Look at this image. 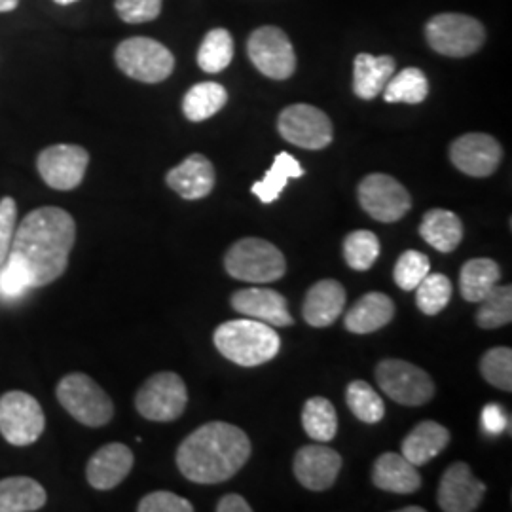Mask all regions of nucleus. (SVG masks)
Here are the masks:
<instances>
[{"label": "nucleus", "mask_w": 512, "mask_h": 512, "mask_svg": "<svg viewBox=\"0 0 512 512\" xmlns=\"http://www.w3.org/2000/svg\"><path fill=\"white\" fill-rule=\"evenodd\" d=\"M76 241V222L61 207L31 211L14 234L12 251L31 270L33 287H46L65 274Z\"/></svg>", "instance_id": "obj_1"}, {"label": "nucleus", "mask_w": 512, "mask_h": 512, "mask_svg": "<svg viewBox=\"0 0 512 512\" xmlns=\"http://www.w3.org/2000/svg\"><path fill=\"white\" fill-rule=\"evenodd\" d=\"M251 458V440L232 423L211 421L181 442L177 467L194 484H220L238 475Z\"/></svg>", "instance_id": "obj_2"}, {"label": "nucleus", "mask_w": 512, "mask_h": 512, "mask_svg": "<svg viewBox=\"0 0 512 512\" xmlns=\"http://www.w3.org/2000/svg\"><path fill=\"white\" fill-rule=\"evenodd\" d=\"M213 342L222 357L245 368L270 363L281 349V336L277 330L249 317L224 321L215 330Z\"/></svg>", "instance_id": "obj_3"}, {"label": "nucleus", "mask_w": 512, "mask_h": 512, "mask_svg": "<svg viewBox=\"0 0 512 512\" xmlns=\"http://www.w3.org/2000/svg\"><path fill=\"white\" fill-rule=\"evenodd\" d=\"M228 275L247 283H272L287 272V260L274 243L260 238L236 241L224 256Z\"/></svg>", "instance_id": "obj_4"}, {"label": "nucleus", "mask_w": 512, "mask_h": 512, "mask_svg": "<svg viewBox=\"0 0 512 512\" xmlns=\"http://www.w3.org/2000/svg\"><path fill=\"white\" fill-rule=\"evenodd\" d=\"M57 401L86 427H103L114 416V404L88 374L73 372L57 384Z\"/></svg>", "instance_id": "obj_5"}, {"label": "nucleus", "mask_w": 512, "mask_h": 512, "mask_svg": "<svg viewBox=\"0 0 512 512\" xmlns=\"http://www.w3.org/2000/svg\"><path fill=\"white\" fill-rule=\"evenodd\" d=\"M114 59L122 73L145 84L164 82L175 69L173 54L154 38L133 37L120 42Z\"/></svg>", "instance_id": "obj_6"}, {"label": "nucleus", "mask_w": 512, "mask_h": 512, "mask_svg": "<svg viewBox=\"0 0 512 512\" xmlns=\"http://www.w3.org/2000/svg\"><path fill=\"white\" fill-rule=\"evenodd\" d=\"M429 46L446 57H467L482 48L486 40L484 25L465 14H439L425 25Z\"/></svg>", "instance_id": "obj_7"}, {"label": "nucleus", "mask_w": 512, "mask_h": 512, "mask_svg": "<svg viewBox=\"0 0 512 512\" xmlns=\"http://www.w3.org/2000/svg\"><path fill=\"white\" fill-rule=\"evenodd\" d=\"M188 404L183 378L175 372H158L150 376L135 395V408L145 420L169 423L179 420Z\"/></svg>", "instance_id": "obj_8"}, {"label": "nucleus", "mask_w": 512, "mask_h": 512, "mask_svg": "<svg viewBox=\"0 0 512 512\" xmlns=\"http://www.w3.org/2000/svg\"><path fill=\"white\" fill-rule=\"evenodd\" d=\"M46 427V416L37 399L23 391L0 397V435L12 446L35 444Z\"/></svg>", "instance_id": "obj_9"}, {"label": "nucleus", "mask_w": 512, "mask_h": 512, "mask_svg": "<svg viewBox=\"0 0 512 512\" xmlns=\"http://www.w3.org/2000/svg\"><path fill=\"white\" fill-rule=\"evenodd\" d=\"M376 382L389 399L404 406L427 404L435 395L433 378L420 366L401 359H385L378 363Z\"/></svg>", "instance_id": "obj_10"}, {"label": "nucleus", "mask_w": 512, "mask_h": 512, "mask_svg": "<svg viewBox=\"0 0 512 512\" xmlns=\"http://www.w3.org/2000/svg\"><path fill=\"white\" fill-rule=\"evenodd\" d=\"M277 129L285 141L306 150L329 147L334 135L329 116L323 110L306 103L281 110L277 118Z\"/></svg>", "instance_id": "obj_11"}, {"label": "nucleus", "mask_w": 512, "mask_h": 512, "mask_svg": "<svg viewBox=\"0 0 512 512\" xmlns=\"http://www.w3.org/2000/svg\"><path fill=\"white\" fill-rule=\"evenodd\" d=\"M359 203L368 217L378 222H397L412 207L408 190L385 173H372L357 188Z\"/></svg>", "instance_id": "obj_12"}, {"label": "nucleus", "mask_w": 512, "mask_h": 512, "mask_svg": "<svg viewBox=\"0 0 512 512\" xmlns=\"http://www.w3.org/2000/svg\"><path fill=\"white\" fill-rule=\"evenodd\" d=\"M247 54L256 69L272 80H287L296 71V54L285 31L260 27L247 42Z\"/></svg>", "instance_id": "obj_13"}, {"label": "nucleus", "mask_w": 512, "mask_h": 512, "mask_svg": "<svg viewBox=\"0 0 512 512\" xmlns=\"http://www.w3.org/2000/svg\"><path fill=\"white\" fill-rule=\"evenodd\" d=\"M90 165V154L78 145H54L44 148L38 154L37 167L42 181L54 190H74L78 188L86 169Z\"/></svg>", "instance_id": "obj_14"}, {"label": "nucleus", "mask_w": 512, "mask_h": 512, "mask_svg": "<svg viewBox=\"0 0 512 512\" xmlns=\"http://www.w3.org/2000/svg\"><path fill=\"white\" fill-rule=\"evenodd\" d=\"M503 158V148L492 135L467 133L450 147V160L469 177H490Z\"/></svg>", "instance_id": "obj_15"}, {"label": "nucleus", "mask_w": 512, "mask_h": 512, "mask_svg": "<svg viewBox=\"0 0 512 512\" xmlns=\"http://www.w3.org/2000/svg\"><path fill=\"white\" fill-rule=\"evenodd\" d=\"M294 476L311 492H325L334 486L342 469V456L323 444H310L294 456Z\"/></svg>", "instance_id": "obj_16"}, {"label": "nucleus", "mask_w": 512, "mask_h": 512, "mask_svg": "<svg viewBox=\"0 0 512 512\" xmlns=\"http://www.w3.org/2000/svg\"><path fill=\"white\" fill-rule=\"evenodd\" d=\"M486 486L473 475L471 467L458 461L440 478L439 507L444 512H473L480 507Z\"/></svg>", "instance_id": "obj_17"}, {"label": "nucleus", "mask_w": 512, "mask_h": 512, "mask_svg": "<svg viewBox=\"0 0 512 512\" xmlns=\"http://www.w3.org/2000/svg\"><path fill=\"white\" fill-rule=\"evenodd\" d=\"M230 304L243 317L268 323L272 327H291L294 323L287 298L272 289H264V287L239 289L230 298Z\"/></svg>", "instance_id": "obj_18"}, {"label": "nucleus", "mask_w": 512, "mask_h": 512, "mask_svg": "<svg viewBox=\"0 0 512 512\" xmlns=\"http://www.w3.org/2000/svg\"><path fill=\"white\" fill-rule=\"evenodd\" d=\"M133 463H135L133 452L126 444L122 442L105 444L88 461V467H86L88 484L101 492L112 490L128 478L133 469Z\"/></svg>", "instance_id": "obj_19"}, {"label": "nucleus", "mask_w": 512, "mask_h": 512, "mask_svg": "<svg viewBox=\"0 0 512 512\" xmlns=\"http://www.w3.org/2000/svg\"><path fill=\"white\" fill-rule=\"evenodd\" d=\"M165 183L183 200L196 202L213 192L217 175L215 167L203 154H190L184 162L167 171Z\"/></svg>", "instance_id": "obj_20"}, {"label": "nucleus", "mask_w": 512, "mask_h": 512, "mask_svg": "<svg viewBox=\"0 0 512 512\" xmlns=\"http://www.w3.org/2000/svg\"><path fill=\"white\" fill-rule=\"evenodd\" d=\"M346 289L342 283L336 279H323L317 281L304 298L302 306V317L304 321L315 327V329H325L344 311L346 306Z\"/></svg>", "instance_id": "obj_21"}, {"label": "nucleus", "mask_w": 512, "mask_h": 512, "mask_svg": "<svg viewBox=\"0 0 512 512\" xmlns=\"http://www.w3.org/2000/svg\"><path fill=\"white\" fill-rule=\"evenodd\" d=\"M372 482L376 488L391 494H414L421 486L418 467L404 458L403 454L387 452L374 461Z\"/></svg>", "instance_id": "obj_22"}, {"label": "nucleus", "mask_w": 512, "mask_h": 512, "mask_svg": "<svg viewBox=\"0 0 512 512\" xmlns=\"http://www.w3.org/2000/svg\"><path fill=\"white\" fill-rule=\"evenodd\" d=\"M395 317V304L384 293H368L359 298L346 315V329L353 334H372L387 327Z\"/></svg>", "instance_id": "obj_23"}, {"label": "nucleus", "mask_w": 512, "mask_h": 512, "mask_svg": "<svg viewBox=\"0 0 512 512\" xmlns=\"http://www.w3.org/2000/svg\"><path fill=\"white\" fill-rule=\"evenodd\" d=\"M448 442L450 433L444 425L437 421H421L403 440L401 454L416 467H421L444 452Z\"/></svg>", "instance_id": "obj_24"}, {"label": "nucleus", "mask_w": 512, "mask_h": 512, "mask_svg": "<svg viewBox=\"0 0 512 512\" xmlns=\"http://www.w3.org/2000/svg\"><path fill=\"white\" fill-rule=\"evenodd\" d=\"M395 74L391 55L359 54L353 65V92L359 99L370 101L384 92L385 84Z\"/></svg>", "instance_id": "obj_25"}, {"label": "nucleus", "mask_w": 512, "mask_h": 512, "mask_svg": "<svg viewBox=\"0 0 512 512\" xmlns=\"http://www.w3.org/2000/svg\"><path fill=\"white\" fill-rule=\"evenodd\" d=\"M420 236L439 253H452L463 241V222L452 211L431 209L423 215Z\"/></svg>", "instance_id": "obj_26"}, {"label": "nucleus", "mask_w": 512, "mask_h": 512, "mask_svg": "<svg viewBox=\"0 0 512 512\" xmlns=\"http://www.w3.org/2000/svg\"><path fill=\"white\" fill-rule=\"evenodd\" d=\"M46 499V490L35 478L10 476L0 480V512L40 511Z\"/></svg>", "instance_id": "obj_27"}, {"label": "nucleus", "mask_w": 512, "mask_h": 512, "mask_svg": "<svg viewBox=\"0 0 512 512\" xmlns=\"http://www.w3.org/2000/svg\"><path fill=\"white\" fill-rule=\"evenodd\" d=\"M501 279V268L492 258H471L459 272V291L467 302L478 304Z\"/></svg>", "instance_id": "obj_28"}, {"label": "nucleus", "mask_w": 512, "mask_h": 512, "mask_svg": "<svg viewBox=\"0 0 512 512\" xmlns=\"http://www.w3.org/2000/svg\"><path fill=\"white\" fill-rule=\"evenodd\" d=\"M300 177H304V167L300 165V162L289 152H279L275 156L270 171L264 175L262 181H256L251 186V192L262 203H274L283 194L287 183L291 179H300Z\"/></svg>", "instance_id": "obj_29"}, {"label": "nucleus", "mask_w": 512, "mask_h": 512, "mask_svg": "<svg viewBox=\"0 0 512 512\" xmlns=\"http://www.w3.org/2000/svg\"><path fill=\"white\" fill-rule=\"evenodd\" d=\"M228 92L217 82H202L192 86L183 99L184 116L190 122H205L224 109Z\"/></svg>", "instance_id": "obj_30"}, {"label": "nucleus", "mask_w": 512, "mask_h": 512, "mask_svg": "<svg viewBox=\"0 0 512 512\" xmlns=\"http://www.w3.org/2000/svg\"><path fill=\"white\" fill-rule=\"evenodd\" d=\"M427 95L429 80L423 71L416 67H408L399 74H393L384 88V99L387 103L418 105L427 99Z\"/></svg>", "instance_id": "obj_31"}, {"label": "nucleus", "mask_w": 512, "mask_h": 512, "mask_svg": "<svg viewBox=\"0 0 512 512\" xmlns=\"http://www.w3.org/2000/svg\"><path fill=\"white\" fill-rule=\"evenodd\" d=\"M302 425L310 439L330 442L338 433V416L334 404L325 397L308 399L302 410Z\"/></svg>", "instance_id": "obj_32"}, {"label": "nucleus", "mask_w": 512, "mask_h": 512, "mask_svg": "<svg viewBox=\"0 0 512 512\" xmlns=\"http://www.w3.org/2000/svg\"><path fill=\"white\" fill-rule=\"evenodd\" d=\"M234 57V40L226 29H213L202 40L198 50V65L209 74L222 73Z\"/></svg>", "instance_id": "obj_33"}, {"label": "nucleus", "mask_w": 512, "mask_h": 512, "mask_svg": "<svg viewBox=\"0 0 512 512\" xmlns=\"http://www.w3.org/2000/svg\"><path fill=\"white\" fill-rule=\"evenodd\" d=\"M476 311V323L482 329H499L512 321V287L495 285L490 293L486 294Z\"/></svg>", "instance_id": "obj_34"}, {"label": "nucleus", "mask_w": 512, "mask_h": 512, "mask_svg": "<svg viewBox=\"0 0 512 512\" xmlns=\"http://www.w3.org/2000/svg\"><path fill=\"white\" fill-rule=\"evenodd\" d=\"M346 403L357 420L376 425L384 420V399L376 393V389L363 380H355L346 389Z\"/></svg>", "instance_id": "obj_35"}, {"label": "nucleus", "mask_w": 512, "mask_h": 512, "mask_svg": "<svg viewBox=\"0 0 512 512\" xmlns=\"http://www.w3.org/2000/svg\"><path fill=\"white\" fill-rule=\"evenodd\" d=\"M31 289L35 287L29 266L18 253L10 251L8 258L0 264V298L6 302H14Z\"/></svg>", "instance_id": "obj_36"}, {"label": "nucleus", "mask_w": 512, "mask_h": 512, "mask_svg": "<svg viewBox=\"0 0 512 512\" xmlns=\"http://www.w3.org/2000/svg\"><path fill=\"white\" fill-rule=\"evenodd\" d=\"M380 249V239L368 230H355L344 239V258L355 272H368L376 264Z\"/></svg>", "instance_id": "obj_37"}, {"label": "nucleus", "mask_w": 512, "mask_h": 512, "mask_svg": "<svg viewBox=\"0 0 512 512\" xmlns=\"http://www.w3.org/2000/svg\"><path fill=\"white\" fill-rule=\"evenodd\" d=\"M416 291V304L421 313L425 315H437L444 310L452 300V281L442 274H429L421 279Z\"/></svg>", "instance_id": "obj_38"}, {"label": "nucleus", "mask_w": 512, "mask_h": 512, "mask_svg": "<svg viewBox=\"0 0 512 512\" xmlns=\"http://www.w3.org/2000/svg\"><path fill=\"white\" fill-rule=\"evenodd\" d=\"M480 372L488 384L501 391H512V349L494 348L484 353L480 361Z\"/></svg>", "instance_id": "obj_39"}, {"label": "nucleus", "mask_w": 512, "mask_h": 512, "mask_svg": "<svg viewBox=\"0 0 512 512\" xmlns=\"http://www.w3.org/2000/svg\"><path fill=\"white\" fill-rule=\"evenodd\" d=\"M431 272V262L429 256L423 255L420 251H404L399 256L395 270H393V279L399 289L403 291H414L421 283V279Z\"/></svg>", "instance_id": "obj_40"}, {"label": "nucleus", "mask_w": 512, "mask_h": 512, "mask_svg": "<svg viewBox=\"0 0 512 512\" xmlns=\"http://www.w3.org/2000/svg\"><path fill=\"white\" fill-rule=\"evenodd\" d=\"M164 0H116L114 8L126 23H147L154 21L162 12Z\"/></svg>", "instance_id": "obj_41"}, {"label": "nucleus", "mask_w": 512, "mask_h": 512, "mask_svg": "<svg viewBox=\"0 0 512 512\" xmlns=\"http://www.w3.org/2000/svg\"><path fill=\"white\" fill-rule=\"evenodd\" d=\"M139 512H192L194 505L181 495L173 492H152L141 499L137 505Z\"/></svg>", "instance_id": "obj_42"}, {"label": "nucleus", "mask_w": 512, "mask_h": 512, "mask_svg": "<svg viewBox=\"0 0 512 512\" xmlns=\"http://www.w3.org/2000/svg\"><path fill=\"white\" fill-rule=\"evenodd\" d=\"M18 220V205L16 200L6 196L0 200V264L8 258L12 251V241L16 234Z\"/></svg>", "instance_id": "obj_43"}, {"label": "nucleus", "mask_w": 512, "mask_h": 512, "mask_svg": "<svg viewBox=\"0 0 512 512\" xmlns=\"http://www.w3.org/2000/svg\"><path fill=\"white\" fill-rule=\"evenodd\" d=\"M507 416L505 410L499 404H486L482 410V427L490 433V435H501L507 429Z\"/></svg>", "instance_id": "obj_44"}, {"label": "nucleus", "mask_w": 512, "mask_h": 512, "mask_svg": "<svg viewBox=\"0 0 512 512\" xmlns=\"http://www.w3.org/2000/svg\"><path fill=\"white\" fill-rule=\"evenodd\" d=\"M253 507L247 503L245 497L238 494L224 495L217 503V512H251Z\"/></svg>", "instance_id": "obj_45"}, {"label": "nucleus", "mask_w": 512, "mask_h": 512, "mask_svg": "<svg viewBox=\"0 0 512 512\" xmlns=\"http://www.w3.org/2000/svg\"><path fill=\"white\" fill-rule=\"evenodd\" d=\"M19 0H0V12H12L18 8Z\"/></svg>", "instance_id": "obj_46"}, {"label": "nucleus", "mask_w": 512, "mask_h": 512, "mask_svg": "<svg viewBox=\"0 0 512 512\" xmlns=\"http://www.w3.org/2000/svg\"><path fill=\"white\" fill-rule=\"evenodd\" d=\"M401 512H425V509L423 507H404Z\"/></svg>", "instance_id": "obj_47"}, {"label": "nucleus", "mask_w": 512, "mask_h": 512, "mask_svg": "<svg viewBox=\"0 0 512 512\" xmlns=\"http://www.w3.org/2000/svg\"><path fill=\"white\" fill-rule=\"evenodd\" d=\"M57 4H61V6H65V4H73L76 0H54Z\"/></svg>", "instance_id": "obj_48"}]
</instances>
